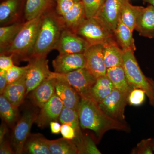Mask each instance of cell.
I'll return each instance as SVG.
<instances>
[{
	"label": "cell",
	"mask_w": 154,
	"mask_h": 154,
	"mask_svg": "<svg viewBox=\"0 0 154 154\" xmlns=\"http://www.w3.org/2000/svg\"><path fill=\"white\" fill-rule=\"evenodd\" d=\"M78 112L81 128L93 131L99 139L110 130H128L124 122L107 115L90 97H81Z\"/></svg>",
	"instance_id": "6da1fadb"
},
{
	"label": "cell",
	"mask_w": 154,
	"mask_h": 154,
	"mask_svg": "<svg viewBox=\"0 0 154 154\" xmlns=\"http://www.w3.org/2000/svg\"><path fill=\"white\" fill-rule=\"evenodd\" d=\"M64 28L60 17L52 13L43 14L38 29L32 58L47 56L53 49H55L61 33Z\"/></svg>",
	"instance_id": "7a4b0ae2"
},
{
	"label": "cell",
	"mask_w": 154,
	"mask_h": 154,
	"mask_svg": "<svg viewBox=\"0 0 154 154\" xmlns=\"http://www.w3.org/2000/svg\"><path fill=\"white\" fill-rule=\"evenodd\" d=\"M42 16L23 24L11 44L0 50L1 54H13L22 60L31 59Z\"/></svg>",
	"instance_id": "3957f363"
},
{
	"label": "cell",
	"mask_w": 154,
	"mask_h": 154,
	"mask_svg": "<svg viewBox=\"0 0 154 154\" xmlns=\"http://www.w3.org/2000/svg\"><path fill=\"white\" fill-rule=\"evenodd\" d=\"M134 52L131 50H123L122 67L127 79L133 88H140L144 91L150 104L154 107L153 89L141 70Z\"/></svg>",
	"instance_id": "277c9868"
},
{
	"label": "cell",
	"mask_w": 154,
	"mask_h": 154,
	"mask_svg": "<svg viewBox=\"0 0 154 154\" xmlns=\"http://www.w3.org/2000/svg\"><path fill=\"white\" fill-rule=\"evenodd\" d=\"M75 33L90 45H104L115 39L113 31L96 17L87 18Z\"/></svg>",
	"instance_id": "5b68a950"
},
{
	"label": "cell",
	"mask_w": 154,
	"mask_h": 154,
	"mask_svg": "<svg viewBox=\"0 0 154 154\" xmlns=\"http://www.w3.org/2000/svg\"><path fill=\"white\" fill-rule=\"evenodd\" d=\"M48 78L63 80L74 89L81 97H88L97 79L86 68L67 73L51 72Z\"/></svg>",
	"instance_id": "8992f818"
},
{
	"label": "cell",
	"mask_w": 154,
	"mask_h": 154,
	"mask_svg": "<svg viewBox=\"0 0 154 154\" xmlns=\"http://www.w3.org/2000/svg\"><path fill=\"white\" fill-rule=\"evenodd\" d=\"M38 112L30 109L25 111L14 127L11 142L15 154L23 153L25 141L30 134V130L35 123Z\"/></svg>",
	"instance_id": "52a82bcc"
},
{
	"label": "cell",
	"mask_w": 154,
	"mask_h": 154,
	"mask_svg": "<svg viewBox=\"0 0 154 154\" xmlns=\"http://www.w3.org/2000/svg\"><path fill=\"white\" fill-rule=\"evenodd\" d=\"M26 74V96L48 78L50 71L47 56L32 58Z\"/></svg>",
	"instance_id": "ba28073f"
},
{
	"label": "cell",
	"mask_w": 154,
	"mask_h": 154,
	"mask_svg": "<svg viewBox=\"0 0 154 154\" xmlns=\"http://www.w3.org/2000/svg\"><path fill=\"white\" fill-rule=\"evenodd\" d=\"M128 95L114 88L99 106L108 116L119 121L124 122V112L128 102Z\"/></svg>",
	"instance_id": "9c48e42d"
},
{
	"label": "cell",
	"mask_w": 154,
	"mask_h": 154,
	"mask_svg": "<svg viewBox=\"0 0 154 154\" xmlns=\"http://www.w3.org/2000/svg\"><path fill=\"white\" fill-rule=\"evenodd\" d=\"M89 46L87 42L75 33L63 28L55 49L59 54L85 53Z\"/></svg>",
	"instance_id": "30bf717a"
},
{
	"label": "cell",
	"mask_w": 154,
	"mask_h": 154,
	"mask_svg": "<svg viewBox=\"0 0 154 154\" xmlns=\"http://www.w3.org/2000/svg\"><path fill=\"white\" fill-rule=\"evenodd\" d=\"M103 45H90L85 52L86 68L96 79L106 75L103 54Z\"/></svg>",
	"instance_id": "8fae6325"
},
{
	"label": "cell",
	"mask_w": 154,
	"mask_h": 154,
	"mask_svg": "<svg viewBox=\"0 0 154 154\" xmlns=\"http://www.w3.org/2000/svg\"><path fill=\"white\" fill-rule=\"evenodd\" d=\"M128 2L129 0H105L95 17L101 20L114 33L122 7Z\"/></svg>",
	"instance_id": "7c38bea8"
},
{
	"label": "cell",
	"mask_w": 154,
	"mask_h": 154,
	"mask_svg": "<svg viewBox=\"0 0 154 154\" xmlns=\"http://www.w3.org/2000/svg\"><path fill=\"white\" fill-rule=\"evenodd\" d=\"M54 72L67 73L79 69L86 68L85 53L59 54L52 61Z\"/></svg>",
	"instance_id": "4fadbf2b"
},
{
	"label": "cell",
	"mask_w": 154,
	"mask_h": 154,
	"mask_svg": "<svg viewBox=\"0 0 154 154\" xmlns=\"http://www.w3.org/2000/svg\"><path fill=\"white\" fill-rule=\"evenodd\" d=\"M63 107L62 101L55 94L40 108L35 123L38 127L44 128L51 122H57Z\"/></svg>",
	"instance_id": "5bb4252c"
},
{
	"label": "cell",
	"mask_w": 154,
	"mask_h": 154,
	"mask_svg": "<svg viewBox=\"0 0 154 154\" xmlns=\"http://www.w3.org/2000/svg\"><path fill=\"white\" fill-rule=\"evenodd\" d=\"M134 30L140 36L154 38V8L151 5L142 7L138 16Z\"/></svg>",
	"instance_id": "9a60e30c"
},
{
	"label": "cell",
	"mask_w": 154,
	"mask_h": 154,
	"mask_svg": "<svg viewBox=\"0 0 154 154\" xmlns=\"http://www.w3.org/2000/svg\"><path fill=\"white\" fill-rule=\"evenodd\" d=\"M55 79L47 78L31 91L30 99L39 108L49 101L55 95Z\"/></svg>",
	"instance_id": "2e32d148"
},
{
	"label": "cell",
	"mask_w": 154,
	"mask_h": 154,
	"mask_svg": "<svg viewBox=\"0 0 154 154\" xmlns=\"http://www.w3.org/2000/svg\"><path fill=\"white\" fill-rule=\"evenodd\" d=\"M55 79L56 94L62 100L64 106L78 111L81 96L66 82L59 79Z\"/></svg>",
	"instance_id": "e0dca14e"
},
{
	"label": "cell",
	"mask_w": 154,
	"mask_h": 154,
	"mask_svg": "<svg viewBox=\"0 0 154 154\" xmlns=\"http://www.w3.org/2000/svg\"><path fill=\"white\" fill-rule=\"evenodd\" d=\"M64 28L75 33L86 19L85 11L82 1L76 2L71 10L63 17H60Z\"/></svg>",
	"instance_id": "ac0fdd59"
},
{
	"label": "cell",
	"mask_w": 154,
	"mask_h": 154,
	"mask_svg": "<svg viewBox=\"0 0 154 154\" xmlns=\"http://www.w3.org/2000/svg\"><path fill=\"white\" fill-rule=\"evenodd\" d=\"M26 74L18 81L8 85L2 94L9 102L17 107L21 105L26 96Z\"/></svg>",
	"instance_id": "d6986e66"
},
{
	"label": "cell",
	"mask_w": 154,
	"mask_h": 154,
	"mask_svg": "<svg viewBox=\"0 0 154 154\" xmlns=\"http://www.w3.org/2000/svg\"><path fill=\"white\" fill-rule=\"evenodd\" d=\"M104 62L107 69L122 66L123 50L115 39L103 45Z\"/></svg>",
	"instance_id": "ffe728a7"
},
{
	"label": "cell",
	"mask_w": 154,
	"mask_h": 154,
	"mask_svg": "<svg viewBox=\"0 0 154 154\" xmlns=\"http://www.w3.org/2000/svg\"><path fill=\"white\" fill-rule=\"evenodd\" d=\"M23 153L51 154L48 139L41 134H30L24 144Z\"/></svg>",
	"instance_id": "44dd1931"
},
{
	"label": "cell",
	"mask_w": 154,
	"mask_h": 154,
	"mask_svg": "<svg viewBox=\"0 0 154 154\" xmlns=\"http://www.w3.org/2000/svg\"><path fill=\"white\" fill-rule=\"evenodd\" d=\"M59 120L62 124L68 125L71 126L75 132V138L73 141L76 145L82 142L84 136L81 131L78 111L64 106L60 116Z\"/></svg>",
	"instance_id": "7402d4cb"
},
{
	"label": "cell",
	"mask_w": 154,
	"mask_h": 154,
	"mask_svg": "<svg viewBox=\"0 0 154 154\" xmlns=\"http://www.w3.org/2000/svg\"><path fill=\"white\" fill-rule=\"evenodd\" d=\"M133 32L129 27L125 25L119 19L114 31V36L116 41L123 50H131L134 51L136 50L133 37Z\"/></svg>",
	"instance_id": "603a6c76"
},
{
	"label": "cell",
	"mask_w": 154,
	"mask_h": 154,
	"mask_svg": "<svg viewBox=\"0 0 154 154\" xmlns=\"http://www.w3.org/2000/svg\"><path fill=\"white\" fill-rule=\"evenodd\" d=\"M106 75L113 83L116 89L129 95L130 92L133 88L128 83L122 66L107 69Z\"/></svg>",
	"instance_id": "cb8c5ba5"
},
{
	"label": "cell",
	"mask_w": 154,
	"mask_h": 154,
	"mask_svg": "<svg viewBox=\"0 0 154 154\" xmlns=\"http://www.w3.org/2000/svg\"><path fill=\"white\" fill-rule=\"evenodd\" d=\"M114 86L106 75L98 78L90 91L88 97L99 103L106 98L114 89Z\"/></svg>",
	"instance_id": "d4e9b609"
},
{
	"label": "cell",
	"mask_w": 154,
	"mask_h": 154,
	"mask_svg": "<svg viewBox=\"0 0 154 154\" xmlns=\"http://www.w3.org/2000/svg\"><path fill=\"white\" fill-rule=\"evenodd\" d=\"M0 115L3 121L14 129L19 120L18 107L12 105L3 95L0 96Z\"/></svg>",
	"instance_id": "484cf974"
},
{
	"label": "cell",
	"mask_w": 154,
	"mask_h": 154,
	"mask_svg": "<svg viewBox=\"0 0 154 154\" xmlns=\"http://www.w3.org/2000/svg\"><path fill=\"white\" fill-rule=\"evenodd\" d=\"M48 143L51 154H76L78 149L73 140L63 137L54 140H48Z\"/></svg>",
	"instance_id": "4316f807"
},
{
	"label": "cell",
	"mask_w": 154,
	"mask_h": 154,
	"mask_svg": "<svg viewBox=\"0 0 154 154\" xmlns=\"http://www.w3.org/2000/svg\"><path fill=\"white\" fill-rule=\"evenodd\" d=\"M50 0H27L25 5V16L27 21L42 16L49 8Z\"/></svg>",
	"instance_id": "83f0119b"
},
{
	"label": "cell",
	"mask_w": 154,
	"mask_h": 154,
	"mask_svg": "<svg viewBox=\"0 0 154 154\" xmlns=\"http://www.w3.org/2000/svg\"><path fill=\"white\" fill-rule=\"evenodd\" d=\"M20 0H5L0 5L1 25L8 23L16 19Z\"/></svg>",
	"instance_id": "f1b7e54d"
},
{
	"label": "cell",
	"mask_w": 154,
	"mask_h": 154,
	"mask_svg": "<svg viewBox=\"0 0 154 154\" xmlns=\"http://www.w3.org/2000/svg\"><path fill=\"white\" fill-rule=\"evenodd\" d=\"M142 6H134L127 2L122 7L119 19L133 31L134 30L136 23Z\"/></svg>",
	"instance_id": "f546056e"
},
{
	"label": "cell",
	"mask_w": 154,
	"mask_h": 154,
	"mask_svg": "<svg viewBox=\"0 0 154 154\" xmlns=\"http://www.w3.org/2000/svg\"><path fill=\"white\" fill-rule=\"evenodd\" d=\"M23 24L15 23L0 28V50L8 46L14 40Z\"/></svg>",
	"instance_id": "4dcf8cb0"
},
{
	"label": "cell",
	"mask_w": 154,
	"mask_h": 154,
	"mask_svg": "<svg viewBox=\"0 0 154 154\" xmlns=\"http://www.w3.org/2000/svg\"><path fill=\"white\" fill-rule=\"evenodd\" d=\"M83 3L87 18L95 17L105 0H81Z\"/></svg>",
	"instance_id": "1f68e13d"
},
{
	"label": "cell",
	"mask_w": 154,
	"mask_h": 154,
	"mask_svg": "<svg viewBox=\"0 0 154 154\" xmlns=\"http://www.w3.org/2000/svg\"><path fill=\"white\" fill-rule=\"evenodd\" d=\"M29 65L26 66L19 67L13 66L8 70L6 71V78H7L8 85L11 84L21 79L27 72Z\"/></svg>",
	"instance_id": "d6a6232c"
},
{
	"label": "cell",
	"mask_w": 154,
	"mask_h": 154,
	"mask_svg": "<svg viewBox=\"0 0 154 154\" xmlns=\"http://www.w3.org/2000/svg\"><path fill=\"white\" fill-rule=\"evenodd\" d=\"M77 147L78 154H101L94 142L88 137H84L82 141Z\"/></svg>",
	"instance_id": "836d02e7"
},
{
	"label": "cell",
	"mask_w": 154,
	"mask_h": 154,
	"mask_svg": "<svg viewBox=\"0 0 154 154\" xmlns=\"http://www.w3.org/2000/svg\"><path fill=\"white\" fill-rule=\"evenodd\" d=\"M146 92L140 88H134L130 92L128 102L130 105L139 106L142 105L145 99Z\"/></svg>",
	"instance_id": "e575fe53"
},
{
	"label": "cell",
	"mask_w": 154,
	"mask_h": 154,
	"mask_svg": "<svg viewBox=\"0 0 154 154\" xmlns=\"http://www.w3.org/2000/svg\"><path fill=\"white\" fill-rule=\"evenodd\" d=\"M75 0H57L56 12L60 17L64 16L72 8Z\"/></svg>",
	"instance_id": "d590c367"
},
{
	"label": "cell",
	"mask_w": 154,
	"mask_h": 154,
	"mask_svg": "<svg viewBox=\"0 0 154 154\" xmlns=\"http://www.w3.org/2000/svg\"><path fill=\"white\" fill-rule=\"evenodd\" d=\"M152 139L143 140L137 145L136 153L152 154L154 153L152 146Z\"/></svg>",
	"instance_id": "8d00e7d4"
},
{
	"label": "cell",
	"mask_w": 154,
	"mask_h": 154,
	"mask_svg": "<svg viewBox=\"0 0 154 154\" xmlns=\"http://www.w3.org/2000/svg\"><path fill=\"white\" fill-rule=\"evenodd\" d=\"M14 55L13 54H2L0 55V70L7 71L11 68L14 64L13 57Z\"/></svg>",
	"instance_id": "74e56055"
},
{
	"label": "cell",
	"mask_w": 154,
	"mask_h": 154,
	"mask_svg": "<svg viewBox=\"0 0 154 154\" xmlns=\"http://www.w3.org/2000/svg\"><path fill=\"white\" fill-rule=\"evenodd\" d=\"M60 133L63 137L67 139L74 140L75 138V130L68 125L62 124Z\"/></svg>",
	"instance_id": "f35d334b"
},
{
	"label": "cell",
	"mask_w": 154,
	"mask_h": 154,
	"mask_svg": "<svg viewBox=\"0 0 154 154\" xmlns=\"http://www.w3.org/2000/svg\"><path fill=\"white\" fill-rule=\"evenodd\" d=\"M0 154H15L13 147L8 140H4L0 143Z\"/></svg>",
	"instance_id": "ab89813d"
},
{
	"label": "cell",
	"mask_w": 154,
	"mask_h": 154,
	"mask_svg": "<svg viewBox=\"0 0 154 154\" xmlns=\"http://www.w3.org/2000/svg\"><path fill=\"white\" fill-rule=\"evenodd\" d=\"M8 85L6 71L0 70V94L2 95Z\"/></svg>",
	"instance_id": "60d3db41"
},
{
	"label": "cell",
	"mask_w": 154,
	"mask_h": 154,
	"mask_svg": "<svg viewBox=\"0 0 154 154\" xmlns=\"http://www.w3.org/2000/svg\"><path fill=\"white\" fill-rule=\"evenodd\" d=\"M51 132L54 134H58L60 132L61 125L57 121H52L50 123Z\"/></svg>",
	"instance_id": "b9f144b4"
},
{
	"label": "cell",
	"mask_w": 154,
	"mask_h": 154,
	"mask_svg": "<svg viewBox=\"0 0 154 154\" xmlns=\"http://www.w3.org/2000/svg\"><path fill=\"white\" fill-rule=\"evenodd\" d=\"M8 128L6 125L5 122L2 123L0 127V143L5 139V136L8 132Z\"/></svg>",
	"instance_id": "7bdbcfd3"
},
{
	"label": "cell",
	"mask_w": 154,
	"mask_h": 154,
	"mask_svg": "<svg viewBox=\"0 0 154 154\" xmlns=\"http://www.w3.org/2000/svg\"><path fill=\"white\" fill-rule=\"evenodd\" d=\"M145 2L148 3L154 8V0H143Z\"/></svg>",
	"instance_id": "ee69618b"
},
{
	"label": "cell",
	"mask_w": 154,
	"mask_h": 154,
	"mask_svg": "<svg viewBox=\"0 0 154 154\" xmlns=\"http://www.w3.org/2000/svg\"><path fill=\"white\" fill-rule=\"evenodd\" d=\"M149 82L151 85L154 91V81L150 78H147Z\"/></svg>",
	"instance_id": "f6af8a7d"
},
{
	"label": "cell",
	"mask_w": 154,
	"mask_h": 154,
	"mask_svg": "<svg viewBox=\"0 0 154 154\" xmlns=\"http://www.w3.org/2000/svg\"><path fill=\"white\" fill-rule=\"evenodd\" d=\"M152 148L153 151V152H154V138L152 139Z\"/></svg>",
	"instance_id": "bcb514c9"
},
{
	"label": "cell",
	"mask_w": 154,
	"mask_h": 154,
	"mask_svg": "<svg viewBox=\"0 0 154 154\" xmlns=\"http://www.w3.org/2000/svg\"><path fill=\"white\" fill-rule=\"evenodd\" d=\"M75 2H79V1H81V0H75Z\"/></svg>",
	"instance_id": "7dc6e473"
}]
</instances>
